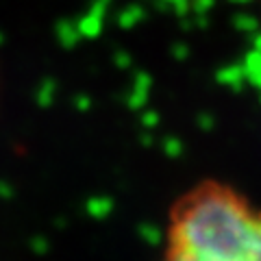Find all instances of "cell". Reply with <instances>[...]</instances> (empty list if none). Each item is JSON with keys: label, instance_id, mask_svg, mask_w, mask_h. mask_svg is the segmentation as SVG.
Wrapping results in <instances>:
<instances>
[{"label": "cell", "instance_id": "6da1fadb", "mask_svg": "<svg viewBox=\"0 0 261 261\" xmlns=\"http://www.w3.org/2000/svg\"><path fill=\"white\" fill-rule=\"evenodd\" d=\"M161 261H261V205L207 178L168 211Z\"/></svg>", "mask_w": 261, "mask_h": 261}]
</instances>
